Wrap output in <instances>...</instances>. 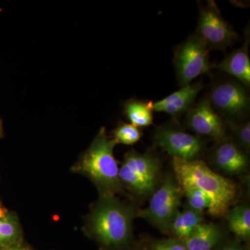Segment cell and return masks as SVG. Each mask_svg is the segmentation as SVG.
<instances>
[{
	"mask_svg": "<svg viewBox=\"0 0 250 250\" xmlns=\"http://www.w3.org/2000/svg\"><path fill=\"white\" fill-rule=\"evenodd\" d=\"M227 125L232 132L233 141L238 147H241L246 153L250 150V123H236L233 122L226 121Z\"/></svg>",
	"mask_w": 250,
	"mask_h": 250,
	"instance_id": "21",
	"label": "cell"
},
{
	"mask_svg": "<svg viewBox=\"0 0 250 250\" xmlns=\"http://www.w3.org/2000/svg\"><path fill=\"white\" fill-rule=\"evenodd\" d=\"M0 250H29L27 249V248H21V247L11 246V247H9V248H2V249H0Z\"/></svg>",
	"mask_w": 250,
	"mask_h": 250,
	"instance_id": "26",
	"label": "cell"
},
{
	"mask_svg": "<svg viewBox=\"0 0 250 250\" xmlns=\"http://www.w3.org/2000/svg\"><path fill=\"white\" fill-rule=\"evenodd\" d=\"M195 34L205 41L209 50H226L239 39L238 33L223 18L214 1L200 4Z\"/></svg>",
	"mask_w": 250,
	"mask_h": 250,
	"instance_id": "7",
	"label": "cell"
},
{
	"mask_svg": "<svg viewBox=\"0 0 250 250\" xmlns=\"http://www.w3.org/2000/svg\"><path fill=\"white\" fill-rule=\"evenodd\" d=\"M3 137V128L2 123H1V119H0V138Z\"/></svg>",
	"mask_w": 250,
	"mask_h": 250,
	"instance_id": "28",
	"label": "cell"
},
{
	"mask_svg": "<svg viewBox=\"0 0 250 250\" xmlns=\"http://www.w3.org/2000/svg\"><path fill=\"white\" fill-rule=\"evenodd\" d=\"M179 187L187 198V205L189 207L202 212L207 209L209 213L213 206V202L207 193L200 189L190 186L182 185Z\"/></svg>",
	"mask_w": 250,
	"mask_h": 250,
	"instance_id": "19",
	"label": "cell"
},
{
	"mask_svg": "<svg viewBox=\"0 0 250 250\" xmlns=\"http://www.w3.org/2000/svg\"><path fill=\"white\" fill-rule=\"evenodd\" d=\"M210 159L215 167L224 173L238 175L246 172L249 167L247 153L232 139L223 138L218 141L210 153Z\"/></svg>",
	"mask_w": 250,
	"mask_h": 250,
	"instance_id": "10",
	"label": "cell"
},
{
	"mask_svg": "<svg viewBox=\"0 0 250 250\" xmlns=\"http://www.w3.org/2000/svg\"><path fill=\"white\" fill-rule=\"evenodd\" d=\"M205 98L226 121L238 123L249 116L250 88L232 77L215 82Z\"/></svg>",
	"mask_w": 250,
	"mask_h": 250,
	"instance_id": "4",
	"label": "cell"
},
{
	"mask_svg": "<svg viewBox=\"0 0 250 250\" xmlns=\"http://www.w3.org/2000/svg\"><path fill=\"white\" fill-rule=\"evenodd\" d=\"M213 250H246L244 247L241 243L237 241L230 242L228 244L225 245L220 248H215Z\"/></svg>",
	"mask_w": 250,
	"mask_h": 250,
	"instance_id": "25",
	"label": "cell"
},
{
	"mask_svg": "<svg viewBox=\"0 0 250 250\" xmlns=\"http://www.w3.org/2000/svg\"><path fill=\"white\" fill-rule=\"evenodd\" d=\"M186 121L188 127L200 136H208L217 141L225 137L223 118L206 98L189 109Z\"/></svg>",
	"mask_w": 250,
	"mask_h": 250,
	"instance_id": "9",
	"label": "cell"
},
{
	"mask_svg": "<svg viewBox=\"0 0 250 250\" xmlns=\"http://www.w3.org/2000/svg\"><path fill=\"white\" fill-rule=\"evenodd\" d=\"M113 141L116 144L132 146L139 142L142 137V132L139 128L130 123H121L113 130Z\"/></svg>",
	"mask_w": 250,
	"mask_h": 250,
	"instance_id": "20",
	"label": "cell"
},
{
	"mask_svg": "<svg viewBox=\"0 0 250 250\" xmlns=\"http://www.w3.org/2000/svg\"><path fill=\"white\" fill-rule=\"evenodd\" d=\"M149 249V250H188L184 241L175 237L154 241L151 244Z\"/></svg>",
	"mask_w": 250,
	"mask_h": 250,
	"instance_id": "23",
	"label": "cell"
},
{
	"mask_svg": "<svg viewBox=\"0 0 250 250\" xmlns=\"http://www.w3.org/2000/svg\"><path fill=\"white\" fill-rule=\"evenodd\" d=\"M134 216V209L114 195H101L88 218V231L103 249L121 250L131 241Z\"/></svg>",
	"mask_w": 250,
	"mask_h": 250,
	"instance_id": "1",
	"label": "cell"
},
{
	"mask_svg": "<svg viewBox=\"0 0 250 250\" xmlns=\"http://www.w3.org/2000/svg\"><path fill=\"white\" fill-rule=\"evenodd\" d=\"M153 102L130 99L124 104V113L130 124L136 127H147L154 121Z\"/></svg>",
	"mask_w": 250,
	"mask_h": 250,
	"instance_id": "15",
	"label": "cell"
},
{
	"mask_svg": "<svg viewBox=\"0 0 250 250\" xmlns=\"http://www.w3.org/2000/svg\"><path fill=\"white\" fill-rule=\"evenodd\" d=\"M182 211L184 223L183 239L188 238L200 224L203 223V212L193 209L187 205Z\"/></svg>",
	"mask_w": 250,
	"mask_h": 250,
	"instance_id": "22",
	"label": "cell"
},
{
	"mask_svg": "<svg viewBox=\"0 0 250 250\" xmlns=\"http://www.w3.org/2000/svg\"><path fill=\"white\" fill-rule=\"evenodd\" d=\"M20 238L19 225L14 215L0 217V249L15 246Z\"/></svg>",
	"mask_w": 250,
	"mask_h": 250,
	"instance_id": "18",
	"label": "cell"
},
{
	"mask_svg": "<svg viewBox=\"0 0 250 250\" xmlns=\"http://www.w3.org/2000/svg\"><path fill=\"white\" fill-rule=\"evenodd\" d=\"M230 231L240 239L249 241L250 238V208L247 205H238L228 211Z\"/></svg>",
	"mask_w": 250,
	"mask_h": 250,
	"instance_id": "16",
	"label": "cell"
},
{
	"mask_svg": "<svg viewBox=\"0 0 250 250\" xmlns=\"http://www.w3.org/2000/svg\"><path fill=\"white\" fill-rule=\"evenodd\" d=\"M116 143L103 126L76 165L75 172L85 174L95 184L102 195H113L121 188L119 167L113 149Z\"/></svg>",
	"mask_w": 250,
	"mask_h": 250,
	"instance_id": "3",
	"label": "cell"
},
{
	"mask_svg": "<svg viewBox=\"0 0 250 250\" xmlns=\"http://www.w3.org/2000/svg\"><path fill=\"white\" fill-rule=\"evenodd\" d=\"M172 165L179 186L197 188L210 197L213 202L210 215L219 217L228 213L237 194L232 181L215 173L200 159L185 161L173 158Z\"/></svg>",
	"mask_w": 250,
	"mask_h": 250,
	"instance_id": "2",
	"label": "cell"
},
{
	"mask_svg": "<svg viewBox=\"0 0 250 250\" xmlns=\"http://www.w3.org/2000/svg\"><path fill=\"white\" fill-rule=\"evenodd\" d=\"M7 214L6 210L2 208V207L1 206V203H0V217H4L5 215Z\"/></svg>",
	"mask_w": 250,
	"mask_h": 250,
	"instance_id": "27",
	"label": "cell"
},
{
	"mask_svg": "<svg viewBox=\"0 0 250 250\" xmlns=\"http://www.w3.org/2000/svg\"><path fill=\"white\" fill-rule=\"evenodd\" d=\"M149 250V249H147V250Z\"/></svg>",
	"mask_w": 250,
	"mask_h": 250,
	"instance_id": "29",
	"label": "cell"
},
{
	"mask_svg": "<svg viewBox=\"0 0 250 250\" xmlns=\"http://www.w3.org/2000/svg\"><path fill=\"white\" fill-rule=\"evenodd\" d=\"M209 58V49L195 33L179 44L174 49L173 59L179 85L186 86L208 73L214 67Z\"/></svg>",
	"mask_w": 250,
	"mask_h": 250,
	"instance_id": "5",
	"label": "cell"
},
{
	"mask_svg": "<svg viewBox=\"0 0 250 250\" xmlns=\"http://www.w3.org/2000/svg\"><path fill=\"white\" fill-rule=\"evenodd\" d=\"M182 193L175 177L167 176L154 192L147 208L140 210L139 216L166 234L169 232L172 219L179 210Z\"/></svg>",
	"mask_w": 250,
	"mask_h": 250,
	"instance_id": "6",
	"label": "cell"
},
{
	"mask_svg": "<svg viewBox=\"0 0 250 250\" xmlns=\"http://www.w3.org/2000/svg\"><path fill=\"white\" fill-rule=\"evenodd\" d=\"M119 179L121 184L141 196L149 195L156 187V184L136 174L124 164H122L119 169Z\"/></svg>",
	"mask_w": 250,
	"mask_h": 250,
	"instance_id": "17",
	"label": "cell"
},
{
	"mask_svg": "<svg viewBox=\"0 0 250 250\" xmlns=\"http://www.w3.org/2000/svg\"><path fill=\"white\" fill-rule=\"evenodd\" d=\"M250 26L244 30V42L240 48L228 54L219 63L214 65L218 71L238 80L250 88Z\"/></svg>",
	"mask_w": 250,
	"mask_h": 250,
	"instance_id": "11",
	"label": "cell"
},
{
	"mask_svg": "<svg viewBox=\"0 0 250 250\" xmlns=\"http://www.w3.org/2000/svg\"><path fill=\"white\" fill-rule=\"evenodd\" d=\"M123 164L141 177L157 184L160 175V163L151 153L129 151L125 154Z\"/></svg>",
	"mask_w": 250,
	"mask_h": 250,
	"instance_id": "13",
	"label": "cell"
},
{
	"mask_svg": "<svg viewBox=\"0 0 250 250\" xmlns=\"http://www.w3.org/2000/svg\"><path fill=\"white\" fill-rule=\"evenodd\" d=\"M169 232L173 233L175 238L182 240L183 239V218H182V211H181L180 209L177 212L173 219H172Z\"/></svg>",
	"mask_w": 250,
	"mask_h": 250,
	"instance_id": "24",
	"label": "cell"
},
{
	"mask_svg": "<svg viewBox=\"0 0 250 250\" xmlns=\"http://www.w3.org/2000/svg\"><path fill=\"white\" fill-rule=\"evenodd\" d=\"M154 141L173 158L185 161L198 159L205 149L201 138L188 134L175 123H168L156 128Z\"/></svg>",
	"mask_w": 250,
	"mask_h": 250,
	"instance_id": "8",
	"label": "cell"
},
{
	"mask_svg": "<svg viewBox=\"0 0 250 250\" xmlns=\"http://www.w3.org/2000/svg\"><path fill=\"white\" fill-rule=\"evenodd\" d=\"M223 238L218 226L213 223H202L188 238L182 240L188 250H213Z\"/></svg>",
	"mask_w": 250,
	"mask_h": 250,
	"instance_id": "14",
	"label": "cell"
},
{
	"mask_svg": "<svg viewBox=\"0 0 250 250\" xmlns=\"http://www.w3.org/2000/svg\"><path fill=\"white\" fill-rule=\"evenodd\" d=\"M202 80L191 83L153 104L154 111L161 112L177 118L189 111L200 92L203 90Z\"/></svg>",
	"mask_w": 250,
	"mask_h": 250,
	"instance_id": "12",
	"label": "cell"
}]
</instances>
